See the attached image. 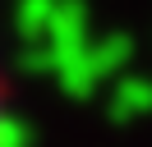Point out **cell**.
<instances>
[{
    "label": "cell",
    "instance_id": "6da1fadb",
    "mask_svg": "<svg viewBox=\"0 0 152 147\" xmlns=\"http://www.w3.org/2000/svg\"><path fill=\"white\" fill-rule=\"evenodd\" d=\"M0 143H5V87H0Z\"/></svg>",
    "mask_w": 152,
    "mask_h": 147
}]
</instances>
